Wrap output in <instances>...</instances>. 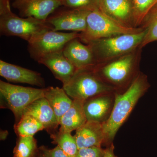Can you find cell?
Wrapping results in <instances>:
<instances>
[{
  "label": "cell",
  "mask_w": 157,
  "mask_h": 157,
  "mask_svg": "<svg viewBox=\"0 0 157 157\" xmlns=\"http://www.w3.org/2000/svg\"><path fill=\"white\" fill-rule=\"evenodd\" d=\"M149 87L147 76L140 72L126 90L115 93L112 112L107 121L103 124L104 144L108 146L113 143L118 131Z\"/></svg>",
  "instance_id": "cell-1"
},
{
  "label": "cell",
  "mask_w": 157,
  "mask_h": 157,
  "mask_svg": "<svg viewBox=\"0 0 157 157\" xmlns=\"http://www.w3.org/2000/svg\"><path fill=\"white\" fill-rule=\"evenodd\" d=\"M142 48L135 50L112 60L96 65L93 70L117 92L126 90L138 75Z\"/></svg>",
  "instance_id": "cell-2"
},
{
  "label": "cell",
  "mask_w": 157,
  "mask_h": 157,
  "mask_svg": "<svg viewBox=\"0 0 157 157\" xmlns=\"http://www.w3.org/2000/svg\"><path fill=\"white\" fill-rule=\"evenodd\" d=\"M10 0H0V30L3 35L14 36L28 42L52 27L46 21L33 17H21L12 13Z\"/></svg>",
  "instance_id": "cell-3"
},
{
  "label": "cell",
  "mask_w": 157,
  "mask_h": 157,
  "mask_svg": "<svg viewBox=\"0 0 157 157\" xmlns=\"http://www.w3.org/2000/svg\"><path fill=\"white\" fill-rule=\"evenodd\" d=\"M144 29L133 33L121 34L90 42L96 65L104 63L126 54L140 47Z\"/></svg>",
  "instance_id": "cell-4"
},
{
  "label": "cell",
  "mask_w": 157,
  "mask_h": 157,
  "mask_svg": "<svg viewBox=\"0 0 157 157\" xmlns=\"http://www.w3.org/2000/svg\"><path fill=\"white\" fill-rule=\"evenodd\" d=\"M63 88L73 100L84 102L95 96L117 92L114 88L103 81L93 69L77 70Z\"/></svg>",
  "instance_id": "cell-5"
},
{
  "label": "cell",
  "mask_w": 157,
  "mask_h": 157,
  "mask_svg": "<svg viewBox=\"0 0 157 157\" xmlns=\"http://www.w3.org/2000/svg\"><path fill=\"white\" fill-rule=\"evenodd\" d=\"M86 30L80 33L79 39L82 43L121 34L133 33L143 30V27L130 28L121 25L104 14L99 9L90 11L87 17Z\"/></svg>",
  "instance_id": "cell-6"
},
{
  "label": "cell",
  "mask_w": 157,
  "mask_h": 157,
  "mask_svg": "<svg viewBox=\"0 0 157 157\" xmlns=\"http://www.w3.org/2000/svg\"><path fill=\"white\" fill-rule=\"evenodd\" d=\"M45 88L25 87L0 80V106L13 113L17 123L25 110L32 103L44 98Z\"/></svg>",
  "instance_id": "cell-7"
},
{
  "label": "cell",
  "mask_w": 157,
  "mask_h": 157,
  "mask_svg": "<svg viewBox=\"0 0 157 157\" xmlns=\"http://www.w3.org/2000/svg\"><path fill=\"white\" fill-rule=\"evenodd\" d=\"M79 36L80 33L76 32L65 33L48 30L29 42V52L31 57L38 62L47 55L63 50L68 42Z\"/></svg>",
  "instance_id": "cell-8"
},
{
  "label": "cell",
  "mask_w": 157,
  "mask_h": 157,
  "mask_svg": "<svg viewBox=\"0 0 157 157\" xmlns=\"http://www.w3.org/2000/svg\"><path fill=\"white\" fill-rule=\"evenodd\" d=\"M90 11L71 9L48 17L46 21L55 31L83 33L86 29L87 17Z\"/></svg>",
  "instance_id": "cell-9"
},
{
  "label": "cell",
  "mask_w": 157,
  "mask_h": 157,
  "mask_svg": "<svg viewBox=\"0 0 157 157\" xmlns=\"http://www.w3.org/2000/svg\"><path fill=\"white\" fill-rule=\"evenodd\" d=\"M99 9L121 25L135 28L132 0H98Z\"/></svg>",
  "instance_id": "cell-10"
},
{
  "label": "cell",
  "mask_w": 157,
  "mask_h": 157,
  "mask_svg": "<svg viewBox=\"0 0 157 157\" xmlns=\"http://www.w3.org/2000/svg\"><path fill=\"white\" fill-rule=\"evenodd\" d=\"M83 43L79 38H76L68 42L63 51L64 55L77 70L93 69L96 65L91 48Z\"/></svg>",
  "instance_id": "cell-11"
},
{
  "label": "cell",
  "mask_w": 157,
  "mask_h": 157,
  "mask_svg": "<svg viewBox=\"0 0 157 157\" xmlns=\"http://www.w3.org/2000/svg\"><path fill=\"white\" fill-rule=\"evenodd\" d=\"M115 93L100 95L85 101L84 109L87 121L102 124L107 121L113 108Z\"/></svg>",
  "instance_id": "cell-12"
},
{
  "label": "cell",
  "mask_w": 157,
  "mask_h": 157,
  "mask_svg": "<svg viewBox=\"0 0 157 157\" xmlns=\"http://www.w3.org/2000/svg\"><path fill=\"white\" fill-rule=\"evenodd\" d=\"M62 0H16L14 6L21 16L46 21L48 16L59 6Z\"/></svg>",
  "instance_id": "cell-13"
},
{
  "label": "cell",
  "mask_w": 157,
  "mask_h": 157,
  "mask_svg": "<svg viewBox=\"0 0 157 157\" xmlns=\"http://www.w3.org/2000/svg\"><path fill=\"white\" fill-rule=\"evenodd\" d=\"M0 75L9 82L45 86L44 78L36 71L0 60Z\"/></svg>",
  "instance_id": "cell-14"
},
{
  "label": "cell",
  "mask_w": 157,
  "mask_h": 157,
  "mask_svg": "<svg viewBox=\"0 0 157 157\" xmlns=\"http://www.w3.org/2000/svg\"><path fill=\"white\" fill-rule=\"evenodd\" d=\"M63 51L47 55L38 62L46 66L54 77L61 82L63 85L70 81L77 70L64 55Z\"/></svg>",
  "instance_id": "cell-15"
},
{
  "label": "cell",
  "mask_w": 157,
  "mask_h": 157,
  "mask_svg": "<svg viewBox=\"0 0 157 157\" xmlns=\"http://www.w3.org/2000/svg\"><path fill=\"white\" fill-rule=\"evenodd\" d=\"M24 114L36 118L50 135L56 132L59 126L55 113L45 98L38 99L30 104L25 110Z\"/></svg>",
  "instance_id": "cell-16"
},
{
  "label": "cell",
  "mask_w": 157,
  "mask_h": 157,
  "mask_svg": "<svg viewBox=\"0 0 157 157\" xmlns=\"http://www.w3.org/2000/svg\"><path fill=\"white\" fill-rule=\"evenodd\" d=\"M74 136L78 149L93 147H101L104 141L103 124L87 121L82 126L76 130Z\"/></svg>",
  "instance_id": "cell-17"
},
{
  "label": "cell",
  "mask_w": 157,
  "mask_h": 157,
  "mask_svg": "<svg viewBox=\"0 0 157 157\" xmlns=\"http://www.w3.org/2000/svg\"><path fill=\"white\" fill-rule=\"evenodd\" d=\"M73 100L72 106L60 120L59 131L72 132L81 128L87 122L84 109V101Z\"/></svg>",
  "instance_id": "cell-18"
},
{
  "label": "cell",
  "mask_w": 157,
  "mask_h": 157,
  "mask_svg": "<svg viewBox=\"0 0 157 157\" xmlns=\"http://www.w3.org/2000/svg\"><path fill=\"white\" fill-rule=\"evenodd\" d=\"M44 98L53 109L59 124L61 118L72 106L73 100L68 96L63 88L53 86L45 88Z\"/></svg>",
  "instance_id": "cell-19"
},
{
  "label": "cell",
  "mask_w": 157,
  "mask_h": 157,
  "mask_svg": "<svg viewBox=\"0 0 157 157\" xmlns=\"http://www.w3.org/2000/svg\"><path fill=\"white\" fill-rule=\"evenodd\" d=\"M15 134L19 136H34L39 132L45 130L42 124L36 118L29 114H23L20 120L15 124Z\"/></svg>",
  "instance_id": "cell-20"
},
{
  "label": "cell",
  "mask_w": 157,
  "mask_h": 157,
  "mask_svg": "<svg viewBox=\"0 0 157 157\" xmlns=\"http://www.w3.org/2000/svg\"><path fill=\"white\" fill-rule=\"evenodd\" d=\"M52 143L57 144L70 157H75L78 151L75 137L71 132L59 130L50 135Z\"/></svg>",
  "instance_id": "cell-21"
},
{
  "label": "cell",
  "mask_w": 157,
  "mask_h": 157,
  "mask_svg": "<svg viewBox=\"0 0 157 157\" xmlns=\"http://www.w3.org/2000/svg\"><path fill=\"white\" fill-rule=\"evenodd\" d=\"M39 152L37 140L33 136H19L13 150V157H35Z\"/></svg>",
  "instance_id": "cell-22"
},
{
  "label": "cell",
  "mask_w": 157,
  "mask_h": 157,
  "mask_svg": "<svg viewBox=\"0 0 157 157\" xmlns=\"http://www.w3.org/2000/svg\"><path fill=\"white\" fill-rule=\"evenodd\" d=\"M141 26L145 32L140 45L143 48L148 44L157 41V4L148 12Z\"/></svg>",
  "instance_id": "cell-23"
},
{
  "label": "cell",
  "mask_w": 157,
  "mask_h": 157,
  "mask_svg": "<svg viewBox=\"0 0 157 157\" xmlns=\"http://www.w3.org/2000/svg\"><path fill=\"white\" fill-rule=\"evenodd\" d=\"M132 1L134 10V26L135 28L140 27L148 12L157 4V0Z\"/></svg>",
  "instance_id": "cell-24"
},
{
  "label": "cell",
  "mask_w": 157,
  "mask_h": 157,
  "mask_svg": "<svg viewBox=\"0 0 157 157\" xmlns=\"http://www.w3.org/2000/svg\"><path fill=\"white\" fill-rule=\"evenodd\" d=\"M62 5L73 9L92 11L99 9L98 0H62Z\"/></svg>",
  "instance_id": "cell-25"
},
{
  "label": "cell",
  "mask_w": 157,
  "mask_h": 157,
  "mask_svg": "<svg viewBox=\"0 0 157 157\" xmlns=\"http://www.w3.org/2000/svg\"><path fill=\"white\" fill-rule=\"evenodd\" d=\"M104 149L93 147L78 149L75 157H103Z\"/></svg>",
  "instance_id": "cell-26"
},
{
  "label": "cell",
  "mask_w": 157,
  "mask_h": 157,
  "mask_svg": "<svg viewBox=\"0 0 157 157\" xmlns=\"http://www.w3.org/2000/svg\"><path fill=\"white\" fill-rule=\"evenodd\" d=\"M39 150L45 157H71L58 145L52 149L42 146L39 147Z\"/></svg>",
  "instance_id": "cell-27"
},
{
  "label": "cell",
  "mask_w": 157,
  "mask_h": 157,
  "mask_svg": "<svg viewBox=\"0 0 157 157\" xmlns=\"http://www.w3.org/2000/svg\"><path fill=\"white\" fill-rule=\"evenodd\" d=\"M114 146L112 143L108 145L107 148L104 149V153L103 157H118L114 154Z\"/></svg>",
  "instance_id": "cell-28"
},
{
  "label": "cell",
  "mask_w": 157,
  "mask_h": 157,
  "mask_svg": "<svg viewBox=\"0 0 157 157\" xmlns=\"http://www.w3.org/2000/svg\"><path fill=\"white\" fill-rule=\"evenodd\" d=\"M9 135V132L8 131L5 130H1V133H0V139L1 140H6Z\"/></svg>",
  "instance_id": "cell-29"
},
{
  "label": "cell",
  "mask_w": 157,
  "mask_h": 157,
  "mask_svg": "<svg viewBox=\"0 0 157 157\" xmlns=\"http://www.w3.org/2000/svg\"><path fill=\"white\" fill-rule=\"evenodd\" d=\"M35 157H45L44 156V155H43V154L42 153V152H41V151H39V153H38V154Z\"/></svg>",
  "instance_id": "cell-30"
}]
</instances>
